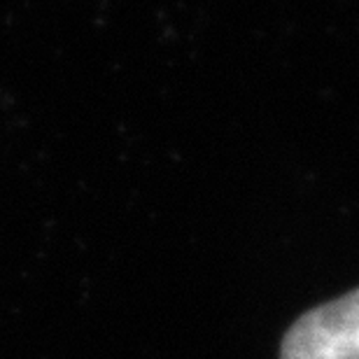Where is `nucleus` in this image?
I'll return each instance as SVG.
<instances>
[{"label":"nucleus","instance_id":"1","mask_svg":"<svg viewBox=\"0 0 359 359\" xmlns=\"http://www.w3.org/2000/svg\"><path fill=\"white\" fill-rule=\"evenodd\" d=\"M280 359H359V287L301 315L287 329Z\"/></svg>","mask_w":359,"mask_h":359}]
</instances>
